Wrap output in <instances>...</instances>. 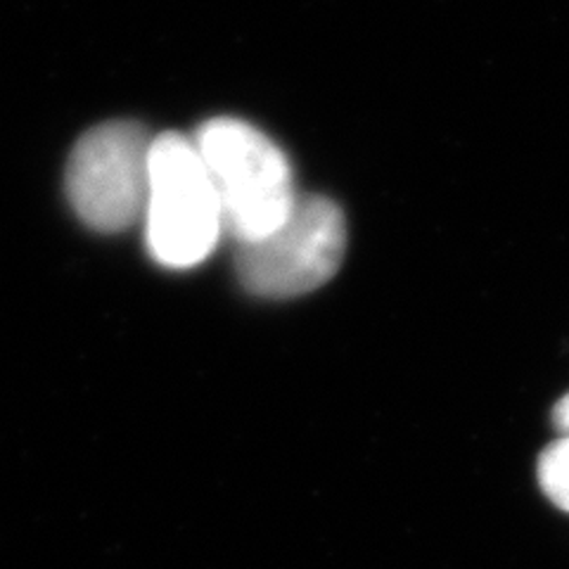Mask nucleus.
I'll return each mask as SVG.
<instances>
[{
    "mask_svg": "<svg viewBox=\"0 0 569 569\" xmlns=\"http://www.w3.org/2000/svg\"><path fill=\"white\" fill-rule=\"evenodd\" d=\"M345 249L342 209L323 194H299L276 230L238 247L236 271L249 295L292 299L318 290L340 271Z\"/></svg>",
    "mask_w": 569,
    "mask_h": 569,
    "instance_id": "3",
    "label": "nucleus"
},
{
    "mask_svg": "<svg viewBox=\"0 0 569 569\" xmlns=\"http://www.w3.org/2000/svg\"><path fill=\"white\" fill-rule=\"evenodd\" d=\"M150 133L136 121H107L69 154L64 192L77 217L100 233H119L146 213Z\"/></svg>",
    "mask_w": 569,
    "mask_h": 569,
    "instance_id": "4",
    "label": "nucleus"
},
{
    "mask_svg": "<svg viewBox=\"0 0 569 569\" xmlns=\"http://www.w3.org/2000/svg\"><path fill=\"white\" fill-rule=\"evenodd\" d=\"M217 190L223 236L238 247L276 230L299 198L288 157L252 123L219 117L192 136Z\"/></svg>",
    "mask_w": 569,
    "mask_h": 569,
    "instance_id": "1",
    "label": "nucleus"
},
{
    "mask_svg": "<svg viewBox=\"0 0 569 569\" xmlns=\"http://www.w3.org/2000/svg\"><path fill=\"white\" fill-rule=\"evenodd\" d=\"M142 223L152 259L167 269H192L221 242V204L192 138H152Z\"/></svg>",
    "mask_w": 569,
    "mask_h": 569,
    "instance_id": "2",
    "label": "nucleus"
},
{
    "mask_svg": "<svg viewBox=\"0 0 569 569\" xmlns=\"http://www.w3.org/2000/svg\"><path fill=\"white\" fill-rule=\"evenodd\" d=\"M539 485L558 508L569 512V437H560L539 458Z\"/></svg>",
    "mask_w": 569,
    "mask_h": 569,
    "instance_id": "5",
    "label": "nucleus"
},
{
    "mask_svg": "<svg viewBox=\"0 0 569 569\" xmlns=\"http://www.w3.org/2000/svg\"><path fill=\"white\" fill-rule=\"evenodd\" d=\"M553 422H556V427L565 437H569V395H565L558 401L556 411H553Z\"/></svg>",
    "mask_w": 569,
    "mask_h": 569,
    "instance_id": "6",
    "label": "nucleus"
}]
</instances>
